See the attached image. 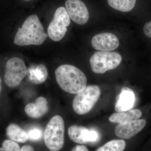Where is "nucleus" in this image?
<instances>
[{
	"label": "nucleus",
	"mask_w": 151,
	"mask_h": 151,
	"mask_svg": "<svg viewBox=\"0 0 151 151\" xmlns=\"http://www.w3.org/2000/svg\"><path fill=\"white\" fill-rule=\"evenodd\" d=\"M65 126L61 116H53L47 125L44 134L45 145L51 151H58L64 143Z\"/></svg>",
	"instance_id": "7ed1b4c3"
},
{
	"label": "nucleus",
	"mask_w": 151,
	"mask_h": 151,
	"mask_svg": "<svg viewBox=\"0 0 151 151\" xmlns=\"http://www.w3.org/2000/svg\"><path fill=\"white\" fill-rule=\"evenodd\" d=\"M43 26L37 15L30 16L16 33L14 43L20 46L42 44L47 37Z\"/></svg>",
	"instance_id": "f257e3e1"
},
{
	"label": "nucleus",
	"mask_w": 151,
	"mask_h": 151,
	"mask_svg": "<svg viewBox=\"0 0 151 151\" xmlns=\"http://www.w3.org/2000/svg\"><path fill=\"white\" fill-rule=\"evenodd\" d=\"M126 146V142L124 140H113L106 143L96 151H124Z\"/></svg>",
	"instance_id": "a211bd4d"
},
{
	"label": "nucleus",
	"mask_w": 151,
	"mask_h": 151,
	"mask_svg": "<svg viewBox=\"0 0 151 151\" xmlns=\"http://www.w3.org/2000/svg\"><path fill=\"white\" fill-rule=\"evenodd\" d=\"M71 151H89L86 146L77 145L72 148Z\"/></svg>",
	"instance_id": "4be33fe9"
},
{
	"label": "nucleus",
	"mask_w": 151,
	"mask_h": 151,
	"mask_svg": "<svg viewBox=\"0 0 151 151\" xmlns=\"http://www.w3.org/2000/svg\"><path fill=\"white\" fill-rule=\"evenodd\" d=\"M4 151H19L20 148L18 144L10 139L5 140L2 144Z\"/></svg>",
	"instance_id": "6ab92c4d"
},
{
	"label": "nucleus",
	"mask_w": 151,
	"mask_h": 151,
	"mask_svg": "<svg viewBox=\"0 0 151 151\" xmlns=\"http://www.w3.org/2000/svg\"><path fill=\"white\" fill-rule=\"evenodd\" d=\"M7 136L14 142L24 143L29 139L27 132L17 124H10L6 129Z\"/></svg>",
	"instance_id": "dca6fc26"
},
{
	"label": "nucleus",
	"mask_w": 151,
	"mask_h": 151,
	"mask_svg": "<svg viewBox=\"0 0 151 151\" xmlns=\"http://www.w3.org/2000/svg\"><path fill=\"white\" fill-rule=\"evenodd\" d=\"M19 151H35V150L31 146L27 145L22 147Z\"/></svg>",
	"instance_id": "5701e85b"
},
{
	"label": "nucleus",
	"mask_w": 151,
	"mask_h": 151,
	"mask_svg": "<svg viewBox=\"0 0 151 151\" xmlns=\"http://www.w3.org/2000/svg\"><path fill=\"white\" fill-rule=\"evenodd\" d=\"M27 134L29 139L33 141L40 140L42 135V131L39 128H33L31 129Z\"/></svg>",
	"instance_id": "aec40b11"
},
{
	"label": "nucleus",
	"mask_w": 151,
	"mask_h": 151,
	"mask_svg": "<svg viewBox=\"0 0 151 151\" xmlns=\"http://www.w3.org/2000/svg\"><path fill=\"white\" fill-rule=\"evenodd\" d=\"M30 81L35 84H40L45 82L47 78V71L43 64L34 65L28 69Z\"/></svg>",
	"instance_id": "2eb2a0df"
},
{
	"label": "nucleus",
	"mask_w": 151,
	"mask_h": 151,
	"mask_svg": "<svg viewBox=\"0 0 151 151\" xmlns=\"http://www.w3.org/2000/svg\"><path fill=\"white\" fill-rule=\"evenodd\" d=\"M27 73L24 60L19 58H12L6 63L5 83L10 88L16 87L20 84Z\"/></svg>",
	"instance_id": "423d86ee"
},
{
	"label": "nucleus",
	"mask_w": 151,
	"mask_h": 151,
	"mask_svg": "<svg viewBox=\"0 0 151 151\" xmlns=\"http://www.w3.org/2000/svg\"><path fill=\"white\" fill-rule=\"evenodd\" d=\"M2 80L1 77H0V94H1V91L2 89V85H1Z\"/></svg>",
	"instance_id": "b1692460"
},
{
	"label": "nucleus",
	"mask_w": 151,
	"mask_h": 151,
	"mask_svg": "<svg viewBox=\"0 0 151 151\" xmlns=\"http://www.w3.org/2000/svg\"><path fill=\"white\" fill-rule=\"evenodd\" d=\"M93 48L102 51H111L116 49L119 45V39L113 34L106 32L99 34L92 38Z\"/></svg>",
	"instance_id": "9b49d317"
},
{
	"label": "nucleus",
	"mask_w": 151,
	"mask_h": 151,
	"mask_svg": "<svg viewBox=\"0 0 151 151\" xmlns=\"http://www.w3.org/2000/svg\"><path fill=\"white\" fill-rule=\"evenodd\" d=\"M68 134L71 140L80 144L95 142L98 141L99 137L98 132L95 130L76 125L69 127Z\"/></svg>",
	"instance_id": "9d476101"
},
{
	"label": "nucleus",
	"mask_w": 151,
	"mask_h": 151,
	"mask_svg": "<svg viewBox=\"0 0 151 151\" xmlns=\"http://www.w3.org/2000/svg\"><path fill=\"white\" fill-rule=\"evenodd\" d=\"M142 113L139 109H130L128 111L113 113L110 116L109 121L111 123H120L129 122L140 118Z\"/></svg>",
	"instance_id": "4468645a"
},
{
	"label": "nucleus",
	"mask_w": 151,
	"mask_h": 151,
	"mask_svg": "<svg viewBox=\"0 0 151 151\" xmlns=\"http://www.w3.org/2000/svg\"><path fill=\"white\" fill-rule=\"evenodd\" d=\"M47 100L44 97H40L35 102L30 103L25 106V112L27 116L33 119H38L43 116L48 111Z\"/></svg>",
	"instance_id": "ddd939ff"
},
{
	"label": "nucleus",
	"mask_w": 151,
	"mask_h": 151,
	"mask_svg": "<svg viewBox=\"0 0 151 151\" xmlns=\"http://www.w3.org/2000/svg\"><path fill=\"white\" fill-rule=\"evenodd\" d=\"M135 101V94L133 90L129 87H123L117 97L115 110L117 112L129 110L134 106Z\"/></svg>",
	"instance_id": "f8f14e48"
},
{
	"label": "nucleus",
	"mask_w": 151,
	"mask_h": 151,
	"mask_svg": "<svg viewBox=\"0 0 151 151\" xmlns=\"http://www.w3.org/2000/svg\"><path fill=\"white\" fill-rule=\"evenodd\" d=\"M70 19L66 9L60 7L57 9L52 20L47 28L49 37L55 42L59 41L65 36L67 27L70 24Z\"/></svg>",
	"instance_id": "0eeeda50"
},
{
	"label": "nucleus",
	"mask_w": 151,
	"mask_h": 151,
	"mask_svg": "<svg viewBox=\"0 0 151 151\" xmlns=\"http://www.w3.org/2000/svg\"><path fill=\"white\" fill-rule=\"evenodd\" d=\"M55 76L60 87L68 93L77 94L86 86V76L81 70L73 65H60L55 70Z\"/></svg>",
	"instance_id": "f03ea898"
},
{
	"label": "nucleus",
	"mask_w": 151,
	"mask_h": 151,
	"mask_svg": "<svg viewBox=\"0 0 151 151\" xmlns=\"http://www.w3.org/2000/svg\"><path fill=\"white\" fill-rule=\"evenodd\" d=\"M146 125L145 119H136L120 123L115 128L114 132L118 137L128 139L134 137L143 129Z\"/></svg>",
	"instance_id": "1a4fd4ad"
},
{
	"label": "nucleus",
	"mask_w": 151,
	"mask_h": 151,
	"mask_svg": "<svg viewBox=\"0 0 151 151\" xmlns=\"http://www.w3.org/2000/svg\"><path fill=\"white\" fill-rule=\"evenodd\" d=\"M0 151H4V150L3 147L0 148Z\"/></svg>",
	"instance_id": "393cba45"
},
{
	"label": "nucleus",
	"mask_w": 151,
	"mask_h": 151,
	"mask_svg": "<svg viewBox=\"0 0 151 151\" xmlns=\"http://www.w3.org/2000/svg\"><path fill=\"white\" fill-rule=\"evenodd\" d=\"M24 1H31V0H24Z\"/></svg>",
	"instance_id": "a878e982"
},
{
	"label": "nucleus",
	"mask_w": 151,
	"mask_h": 151,
	"mask_svg": "<svg viewBox=\"0 0 151 151\" xmlns=\"http://www.w3.org/2000/svg\"><path fill=\"white\" fill-rule=\"evenodd\" d=\"M101 90L97 85L86 86L82 91L77 93L73 99V111L78 115H84L92 110L100 98Z\"/></svg>",
	"instance_id": "20e7f679"
},
{
	"label": "nucleus",
	"mask_w": 151,
	"mask_h": 151,
	"mask_svg": "<svg viewBox=\"0 0 151 151\" xmlns=\"http://www.w3.org/2000/svg\"><path fill=\"white\" fill-rule=\"evenodd\" d=\"M137 0H108L109 5L117 10L127 12L135 7Z\"/></svg>",
	"instance_id": "f3484780"
},
{
	"label": "nucleus",
	"mask_w": 151,
	"mask_h": 151,
	"mask_svg": "<svg viewBox=\"0 0 151 151\" xmlns=\"http://www.w3.org/2000/svg\"><path fill=\"white\" fill-rule=\"evenodd\" d=\"M65 9L70 18L76 23L85 24L89 19V13L86 5L81 0H67Z\"/></svg>",
	"instance_id": "6e6552de"
},
{
	"label": "nucleus",
	"mask_w": 151,
	"mask_h": 151,
	"mask_svg": "<svg viewBox=\"0 0 151 151\" xmlns=\"http://www.w3.org/2000/svg\"><path fill=\"white\" fill-rule=\"evenodd\" d=\"M122 61L121 55L111 51H97L90 58L89 62L94 73L102 74L118 67Z\"/></svg>",
	"instance_id": "39448f33"
},
{
	"label": "nucleus",
	"mask_w": 151,
	"mask_h": 151,
	"mask_svg": "<svg viewBox=\"0 0 151 151\" xmlns=\"http://www.w3.org/2000/svg\"><path fill=\"white\" fill-rule=\"evenodd\" d=\"M144 34L147 37H151V21L145 25L143 28Z\"/></svg>",
	"instance_id": "412c9836"
}]
</instances>
